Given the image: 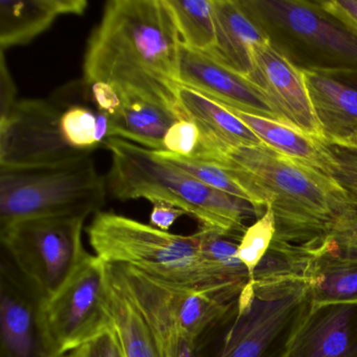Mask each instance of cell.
<instances>
[{"label": "cell", "instance_id": "1", "mask_svg": "<svg viewBox=\"0 0 357 357\" xmlns=\"http://www.w3.org/2000/svg\"><path fill=\"white\" fill-rule=\"evenodd\" d=\"M181 49L166 0L108 1L87 43L85 83H108L116 91L144 96L181 112Z\"/></svg>", "mask_w": 357, "mask_h": 357}, {"label": "cell", "instance_id": "2", "mask_svg": "<svg viewBox=\"0 0 357 357\" xmlns=\"http://www.w3.org/2000/svg\"><path fill=\"white\" fill-rule=\"evenodd\" d=\"M198 160L225 167L252 196L261 215L268 204L273 208L275 240L308 250L321 248L332 239L352 202L333 177L264 144L213 150Z\"/></svg>", "mask_w": 357, "mask_h": 357}, {"label": "cell", "instance_id": "3", "mask_svg": "<svg viewBox=\"0 0 357 357\" xmlns=\"http://www.w3.org/2000/svg\"><path fill=\"white\" fill-rule=\"evenodd\" d=\"M105 146L112 158L107 189L116 199L165 202L193 217L200 229L239 239L246 231L245 219L260 216L250 202L208 187L152 150L119 137L108 139Z\"/></svg>", "mask_w": 357, "mask_h": 357}, {"label": "cell", "instance_id": "4", "mask_svg": "<svg viewBox=\"0 0 357 357\" xmlns=\"http://www.w3.org/2000/svg\"><path fill=\"white\" fill-rule=\"evenodd\" d=\"M89 244L104 262L126 265L181 287H240L219 278L202 259L197 235L160 231L123 215L99 212L86 229Z\"/></svg>", "mask_w": 357, "mask_h": 357}, {"label": "cell", "instance_id": "5", "mask_svg": "<svg viewBox=\"0 0 357 357\" xmlns=\"http://www.w3.org/2000/svg\"><path fill=\"white\" fill-rule=\"evenodd\" d=\"M311 308L306 280H250L223 321L211 357H289Z\"/></svg>", "mask_w": 357, "mask_h": 357}, {"label": "cell", "instance_id": "6", "mask_svg": "<svg viewBox=\"0 0 357 357\" xmlns=\"http://www.w3.org/2000/svg\"><path fill=\"white\" fill-rule=\"evenodd\" d=\"M252 22L301 70L357 72V37L317 3L300 0L240 1Z\"/></svg>", "mask_w": 357, "mask_h": 357}, {"label": "cell", "instance_id": "7", "mask_svg": "<svg viewBox=\"0 0 357 357\" xmlns=\"http://www.w3.org/2000/svg\"><path fill=\"white\" fill-rule=\"evenodd\" d=\"M107 183L91 155L55 166L0 168V229L38 217L101 212Z\"/></svg>", "mask_w": 357, "mask_h": 357}, {"label": "cell", "instance_id": "8", "mask_svg": "<svg viewBox=\"0 0 357 357\" xmlns=\"http://www.w3.org/2000/svg\"><path fill=\"white\" fill-rule=\"evenodd\" d=\"M85 217H38L0 229L3 250L47 300L91 256L83 245Z\"/></svg>", "mask_w": 357, "mask_h": 357}, {"label": "cell", "instance_id": "9", "mask_svg": "<svg viewBox=\"0 0 357 357\" xmlns=\"http://www.w3.org/2000/svg\"><path fill=\"white\" fill-rule=\"evenodd\" d=\"M52 337L62 355L114 328L106 302V263L91 255L45 305Z\"/></svg>", "mask_w": 357, "mask_h": 357}, {"label": "cell", "instance_id": "10", "mask_svg": "<svg viewBox=\"0 0 357 357\" xmlns=\"http://www.w3.org/2000/svg\"><path fill=\"white\" fill-rule=\"evenodd\" d=\"M59 106L45 100L17 101L0 120V168L55 166L91 155L68 145Z\"/></svg>", "mask_w": 357, "mask_h": 357}, {"label": "cell", "instance_id": "11", "mask_svg": "<svg viewBox=\"0 0 357 357\" xmlns=\"http://www.w3.org/2000/svg\"><path fill=\"white\" fill-rule=\"evenodd\" d=\"M47 298L9 256L0 265V357H63L45 317Z\"/></svg>", "mask_w": 357, "mask_h": 357}, {"label": "cell", "instance_id": "12", "mask_svg": "<svg viewBox=\"0 0 357 357\" xmlns=\"http://www.w3.org/2000/svg\"><path fill=\"white\" fill-rule=\"evenodd\" d=\"M246 78L262 91L281 123L326 142L325 132L309 96L304 72L273 47L269 40L255 49L252 70Z\"/></svg>", "mask_w": 357, "mask_h": 357}, {"label": "cell", "instance_id": "13", "mask_svg": "<svg viewBox=\"0 0 357 357\" xmlns=\"http://www.w3.org/2000/svg\"><path fill=\"white\" fill-rule=\"evenodd\" d=\"M179 83L227 107L281 123L268 100L254 83L206 54L185 49L183 45Z\"/></svg>", "mask_w": 357, "mask_h": 357}, {"label": "cell", "instance_id": "14", "mask_svg": "<svg viewBox=\"0 0 357 357\" xmlns=\"http://www.w3.org/2000/svg\"><path fill=\"white\" fill-rule=\"evenodd\" d=\"M289 357H357V304L312 306Z\"/></svg>", "mask_w": 357, "mask_h": 357}, {"label": "cell", "instance_id": "15", "mask_svg": "<svg viewBox=\"0 0 357 357\" xmlns=\"http://www.w3.org/2000/svg\"><path fill=\"white\" fill-rule=\"evenodd\" d=\"M114 265L149 324L162 357H200L198 342L181 329L153 280L133 267Z\"/></svg>", "mask_w": 357, "mask_h": 357}, {"label": "cell", "instance_id": "16", "mask_svg": "<svg viewBox=\"0 0 357 357\" xmlns=\"http://www.w3.org/2000/svg\"><path fill=\"white\" fill-rule=\"evenodd\" d=\"M151 279L181 329L196 342L220 325L245 287L193 289Z\"/></svg>", "mask_w": 357, "mask_h": 357}, {"label": "cell", "instance_id": "17", "mask_svg": "<svg viewBox=\"0 0 357 357\" xmlns=\"http://www.w3.org/2000/svg\"><path fill=\"white\" fill-rule=\"evenodd\" d=\"M214 20L215 45L206 55L246 78L252 70L255 49L268 39L240 1L214 0Z\"/></svg>", "mask_w": 357, "mask_h": 357}, {"label": "cell", "instance_id": "18", "mask_svg": "<svg viewBox=\"0 0 357 357\" xmlns=\"http://www.w3.org/2000/svg\"><path fill=\"white\" fill-rule=\"evenodd\" d=\"M121 107L110 116V137L133 142L152 151L164 150L169 129L183 114L165 104L130 91H116Z\"/></svg>", "mask_w": 357, "mask_h": 357}, {"label": "cell", "instance_id": "19", "mask_svg": "<svg viewBox=\"0 0 357 357\" xmlns=\"http://www.w3.org/2000/svg\"><path fill=\"white\" fill-rule=\"evenodd\" d=\"M86 0H0V49L28 45L61 15H83Z\"/></svg>", "mask_w": 357, "mask_h": 357}, {"label": "cell", "instance_id": "20", "mask_svg": "<svg viewBox=\"0 0 357 357\" xmlns=\"http://www.w3.org/2000/svg\"><path fill=\"white\" fill-rule=\"evenodd\" d=\"M177 102L185 119L197 125L200 139L211 147L227 149L263 145L241 120L211 98L181 84Z\"/></svg>", "mask_w": 357, "mask_h": 357}, {"label": "cell", "instance_id": "21", "mask_svg": "<svg viewBox=\"0 0 357 357\" xmlns=\"http://www.w3.org/2000/svg\"><path fill=\"white\" fill-rule=\"evenodd\" d=\"M315 114L327 143L350 137L357 129V89L319 70H302Z\"/></svg>", "mask_w": 357, "mask_h": 357}, {"label": "cell", "instance_id": "22", "mask_svg": "<svg viewBox=\"0 0 357 357\" xmlns=\"http://www.w3.org/2000/svg\"><path fill=\"white\" fill-rule=\"evenodd\" d=\"M309 250L311 258L305 280L312 306L357 304V260L342 254L332 239Z\"/></svg>", "mask_w": 357, "mask_h": 357}, {"label": "cell", "instance_id": "23", "mask_svg": "<svg viewBox=\"0 0 357 357\" xmlns=\"http://www.w3.org/2000/svg\"><path fill=\"white\" fill-rule=\"evenodd\" d=\"M106 302L125 357H162L149 324L109 263H106Z\"/></svg>", "mask_w": 357, "mask_h": 357}, {"label": "cell", "instance_id": "24", "mask_svg": "<svg viewBox=\"0 0 357 357\" xmlns=\"http://www.w3.org/2000/svg\"><path fill=\"white\" fill-rule=\"evenodd\" d=\"M225 107L241 120L267 147L332 177L333 158L326 142L305 135L283 123Z\"/></svg>", "mask_w": 357, "mask_h": 357}, {"label": "cell", "instance_id": "25", "mask_svg": "<svg viewBox=\"0 0 357 357\" xmlns=\"http://www.w3.org/2000/svg\"><path fill=\"white\" fill-rule=\"evenodd\" d=\"M181 45L198 53L212 51L216 39L214 0H166Z\"/></svg>", "mask_w": 357, "mask_h": 357}, {"label": "cell", "instance_id": "26", "mask_svg": "<svg viewBox=\"0 0 357 357\" xmlns=\"http://www.w3.org/2000/svg\"><path fill=\"white\" fill-rule=\"evenodd\" d=\"M196 235L202 259L223 281L245 286L252 280L238 256L239 242L212 229H200Z\"/></svg>", "mask_w": 357, "mask_h": 357}, {"label": "cell", "instance_id": "27", "mask_svg": "<svg viewBox=\"0 0 357 357\" xmlns=\"http://www.w3.org/2000/svg\"><path fill=\"white\" fill-rule=\"evenodd\" d=\"M61 127L68 145L84 153L105 144L110 137V116L82 105H72L62 112Z\"/></svg>", "mask_w": 357, "mask_h": 357}, {"label": "cell", "instance_id": "28", "mask_svg": "<svg viewBox=\"0 0 357 357\" xmlns=\"http://www.w3.org/2000/svg\"><path fill=\"white\" fill-rule=\"evenodd\" d=\"M153 152L160 160L192 175L208 187L225 192L235 197L241 198L254 206L252 196L221 165L208 162V160H198V158L177 155L165 150Z\"/></svg>", "mask_w": 357, "mask_h": 357}, {"label": "cell", "instance_id": "29", "mask_svg": "<svg viewBox=\"0 0 357 357\" xmlns=\"http://www.w3.org/2000/svg\"><path fill=\"white\" fill-rule=\"evenodd\" d=\"M310 258L308 248L273 239L268 252L255 271L254 280H305Z\"/></svg>", "mask_w": 357, "mask_h": 357}, {"label": "cell", "instance_id": "30", "mask_svg": "<svg viewBox=\"0 0 357 357\" xmlns=\"http://www.w3.org/2000/svg\"><path fill=\"white\" fill-rule=\"evenodd\" d=\"M275 217L273 208L266 206L264 214L244 231L238 244V256L254 280V273L275 236Z\"/></svg>", "mask_w": 357, "mask_h": 357}, {"label": "cell", "instance_id": "31", "mask_svg": "<svg viewBox=\"0 0 357 357\" xmlns=\"http://www.w3.org/2000/svg\"><path fill=\"white\" fill-rule=\"evenodd\" d=\"M200 142V130L191 120H179L169 129L164 139L165 151L192 158Z\"/></svg>", "mask_w": 357, "mask_h": 357}, {"label": "cell", "instance_id": "32", "mask_svg": "<svg viewBox=\"0 0 357 357\" xmlns=\"http://www.w3.org/2000/svg\"><path fill=\"white\" fill-rule=\"evenodd\" d=\"M317 5L357 37V0L317 1Z\"/></svg>", "mask_w": 357, "mask_h": 357}, {"label": "cell", "instance_id": "33", "mask_svg": "<svg viewBox=\"0 0 357 357\" xmlns=\"http://www.w3.org/2000/svg\"><path fill=\"white\" fill-rule=\"evenodd\" d=\"M332 240L340 246H357V202L353 200L334 229Z\"/></svg>", "mask_w": 357, "mask_h": 357}, {"label": "cell", "instance_id": "34", "mask_svg": "<svg viewBox=\"0 0 357 357\" xmlns=\"http://www.w3.org/2000/svg\"><path fill=\"white\" fill-rule=\"evenodd\" d=\"M15 83L10 74L6 63L5 52L1 51L0 56V120L7 118L12 108L17 103L16 100Z\"/></svg>", "mask_w": 357, "mask_h": 357}, {"label": "cell", "instance_id": "35", "mask_svg": "<svg viewBox=\"0 0 357 357\" xmlns=\"http://www.w3.org/2000/svg\"><path fill=\"white\" fill-rule=\"evenodd\" d=\"M89 86L97 109L109 116H114L120 109L121 99L114 86L105 82L93 83Z\"/></svg>", "mask_w": 357, "mask_h": 357}, {"label": "cell", "instance_id": "36", "mask_svg": "<svg viewBox=\"0 0 357 357\" xmlns=\"http://www.w3.org/2000/svg\"><path fill=\"white\" fill-rule=\"evenodd\" d=\"M150 215V225L160 231H169L173 225L185 215L183 211L165 202H155Z\"/></svg>", "mask_w": 357, "mask_h": 357}, {"label": "cell", "instance_id": "37", "mask_svg": "<svg viewBox=\"0 0 357 357\" xmlns=\"http://www.w3.org/2000/svg\"><path fill=\"white\" fill-rule=\"evenodd\" d=\"M101 357H125L120 338L114 327L97 338Z\"/></svg>", "mask_w": 357, "mask_h": 357}, {"label": "cell", "instance_id": "38", "mask_svg": "<svg viewBox=\"0 0 357 357\" xmlns=\"http://www.w3.org/2000/svg\"><path fill=\"white\" fill-rule=\"evenodd\" d=\"M63 357H101L98 340H96L89 344H83V346L66 353Z\"/></svg>", "mask_w": 357, "mask_h": 357}, {"label": "cell", "instance_id": "39", "mask_svg": "<svg viewBox=\"0 0 357 357\" xmlns=\"http://www.w3.org/2000/svg\"><path fill=\"white\" fill-rule=\"evenodd\" d=\"M331 145L338 146V147L344 148V149L351 150V151L357 152V129L347 139L342 141L336 142V143H328Z\"/></svg>", "mask_w": 357, "mask_h": 357}, {"label": "cell", "instance_id": "40", "mask_svg": "<svg viewBox=\"0 0 357 357\" xmlns=\"http://www.w3.org/2000/svg\"><path fill=\"white\" fill-rule=\"evenodd\" d=\"M346 82H350L352 86L357 89V72L340 73V74H331Z\"/></svg>", "mask_w": 357, "mask_h": 357}, {"label": "cell", "instance_id": "41", "mask_svg": "<svg viewBox=\"0 0 357 357\" xmlns=\"http://www.w3.org/2000/svg\"><path fill=\"white\" fill-rule=\"evenodd\" d=\"M336 246H337L340 252L344 254V256L357 260V246H340L337 245V244H336Z\"/></svg>", "mask_w": 357, "mask_h": 357}]
</instances>
